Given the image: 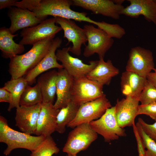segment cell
<instances>
[{"label":"cell","instance_id":"cell-1","mask_svg":"<svg viewBox=\"0 0 156 156\" xmlns=\"http://www.w3.org/2000/svg\"><path fill=\"white\" fill-rule=\"evenodd\" d=\"M55 37L39 41L26 53L10 59L8 72L11 79L23 77L37 65L47 53Z\"/></svg>","mask_w":156,"mask_h":156},{"label":"cell","instance_id":"cell-2","mask_svg":"<svg viewBox=\"0 0 156 156\" xmlns=\"http://www.w3.org/2000/svg\"><path fill=\"white\" fill-rule=\"evenodd\" d=\"M43 135L34 136L10 127L6 118L0 116V142L7 145L3 152L6 156L17 148H23L31 152L35 150L45 139Z\"/></svg>","mask_w":156,"mask_h":156},{"label":"cell","instance_id":"cell-3","mask_svg":"<svg viewBox=\"0 0 156 156\" xmlns=\"http://www.w3.org/2000/svg\"><path fill=\"white\" fill-rule=\"evenodd\" d=\"M92 129L109 142L127 135L125 130L119 125L115 115V106L107 109L99 118L89 123Z\"/></svg>","mask_w":156,"mask_h":156},{"label":"cell","instance_id":"cell-4","mask_svg":"<svg viewBox=\"0 0 156 156\" xmlns=\"http://www.w3.org/2000/svg\"><path fill=\"white\" fill-rule=\"evenodd\" d=\"M88 44L85 46L83 55L88 57L97 54L99 59H104L106 52L112 46L114 41L106 32L91 25L83 26Z\"/></svg>","mask_w":156,"mask_h":156},{"label":"cell","instance_id":"cell-5","mask_svg":"<svg viewBox=\"0 0 156 156\" xmlns=\"http://www.w3.org/2000/svg\"><path fill=\"white\" fill-rule=\"evenodd\" d=\"M69 133L62 151L67 154L77 155L86 150L97 138V134L88 123L78 125Z\"/></svg>","mask_w":156,"mask_h":156},{"label":"cell","instance_id":"cell-6","mask_svg":"<svg viewBox=\"0 0 156 156\" xmlns=\"http://www.w3.org/2000/svg\"><path fill=\"white\" fill-rule=\"evenodd\" d=\"M103 85L88 78L86 76L73 78L71 101L80 106L105 95Z\"/></svg>","mask_w":156,"mask_h":156},{"label":"cell","instance_id":"cell-7","mask_svg":"<svg viewBox=\"0 0 156 156\" xmlns=\"http://www.w3.org/2000/svg\"><path fill=\"white\" fill-rule=\"evenodd\" d=\"M112 107L105 94L103 96L81 105L74 119L67 126L74 128L80 125L89 123L100 118L107 109Z\"/></svg>","mask_w":156,"mask_h":156},{"label":"cell","instance_id":"cell-8","mask_svg":"<svg viewBox=\"0 0 156 156\" xmlns=\"http://www.w3.org/2000/svg\"><path fill=\"white\" fill-rule=\"evenodd\" d=\"M62 30L57 25L55 17L45 19L35 26L23 29L20 33L22 39L19 44L33 45L41 40L55 36Z\"/></svg>","mask_w":156,"mask_h":156},{"label":"cell","instance_id":"cell-9","mask_svg":"<svg viewBox=\"0 0 156 156\" xmlns=\"http://www.w3.org/2000/svg\"><path fill=\"white\" fill-rule=\"evenodd\" d=\"M154 68L151 51L139 46L131 49L129 53L126 70L134 73L146 78L148 74Z\"/></svg>","mask_w":156,"mask_h":156},{"label":"cell","instance_id":"cell-10","mask_svg":"<svg viewBox=\"0 0 156 156\" xmlns=\"http://www.w3.org/2000/svg\"><path fill=\"white\" fill-rule=\"evenodd\" d=\"M69 47L57 49L56 55L57 61L62 63L63 68L73 78L86 76L97 65L99 60L91 61L89 64L71 56L69 53Z\"/></svg>","mask_w":156,"mask_h":156},{"label":"cell","instance_id":"cell-11","mask_svg":"<svg viewBox=\"0 0 156 156\" xmlns=\"http://www.w3.org/2000/svg\"><path fill=\"white\" fill-rule=\"evenodd\" d=\"M72 5L116 20L119 18L125 8L122 5L116 3L114 0H72Z\"/></svg>","mask_w":156,"mask_h":156},{"label":"cell","instance_id":"cell-12","mask_svg":"<svg viewBox=\"0 0 156 156\" xmlns=\"http://www.w3.org/2000/svg\"><path fill=\"white\" fill-rule=\"evenodd\" d=\"M56 23L59 24L63 30L64 38L68 40V44L72 43L69 47V51L77 56L81 53V47L86 46L87 38L84 30L78 26L72 20L60 17H55Z\"/></svg>","mask_w":156,"mask_h":156},{"label":"cell","instance_id":"cell-13","mask_svg":"<svg viewBox=\"0 0 156 156\" xmlns=\"http://www.w3.org/2000/svg\"><path fill=\"white\" fill-rule=\"evenodd\" d=\"M62 43L61 38L57 37L52 40L48 51L41 61L34 68L29 71L24 77L28 85L32 84L40 75L51 69L63 68L57 62L56 55L57 49Z\"/></svg>","mask_w":156,"mask_h":156},{"label":"cell","instance_id":"cell-14","mask_svg":"<svg viewBox=\"0 0 156 156\" xmlns=\"http://www.w3.org/2000/svg\"><path fill=\"white\" fill-rule=\"evenodd\" d=\"M41 103L29 106L19 105L16 108L15 125L22 132L35 134Z\"/></svg>","mask_w":156,"mask_h":156},{"label":"cell","instance_id":"cell-15","mask_svg":"<svg viewBox=\"0 0 156 156\" xmlns=\"http://www.w3.org/2000/svg\"><path fill=\"white\" fill-rule=\"evenodd\" d=\"M139 101L137 98L126 97L118 99L115 105V115L119 126L122 128L132 126L138 115Z\"/></svg>","mask_w":156,"mask_h":156},{"label":"cell","instance_id":"cell-16","mask_svg":"<svg viewBox=\"0 0 156 156\" xmlns=\"http://www.w3.org/2000/svg\"><path fill=\"white\" fill-rule=\"evenodd\" d=\"M59 111L55 107L53 103H42L35 135L46 137L55 131L57 117Z\"/></svg>","mask_w":156,"mask_h":156},{"label":"cell","instance_id":"cell-17","mask_svg":"<svg viewBox=\"0 0 156 156\" xmlns=\"http://www.w3.org/2000/svg\"><path fill=\"white\" fill-rule=\"evenodd\" d=\"M8 15L11 22L8 28L12 34L20 29L35 26L42 21L33 12L16 7L9 8Z\"/></svg>","mask_w":156,"mask_h":156},{"label":"cell","instance_id":"cell-18","mask_svg":"<svg viewBox=\"0 0 156 156\" xmlns=\"http://www.w3.org/2000/svg\"><path fill=\"white\" fill-rule=\"evenodd\" d=\"M130 4L125 7L122 14L133 18L144 16L148 22L156 25V3L154 0H128Z\"/></svg>","mask_w":156,"mask_h":156},{"label":"cell","instance_id":"cell-19","mask_svg":"<svg viewBox=\"0 0 156 156\" xmlns=\"http://www.w3.org/2000/svg\"><path fill=\"white\" fill-rule=\"evenodd\" d=\"M56 85L57 99L54 104L59 109L66 106L71 101V94L73 78L63 68L58 69Z\"/></svg>","mask_w":156,"mask_h":156},{"label":"cell","instance_id":"cell-20","mask_svg":"<svg viewBox=\"0 0 156 156\" xmlns=\"http://www.w3.org/2000/svg\"><path fill=\"white\" fill-rule=\"evenodd\" d=\"M147 80L146 78L130 71L126 70L122 73L121 77V90L127 96L138 98Z\"/></svg>","mask_w":156,"mask_h":156},{"label":"cell","instance_id":"cell-21","mask_svg":"<svg viewBox=\"0 0 156 156\" xmlns=\"http://www.w3.org/2000/svg\"><path fill=\"white\" fill-rule=\"evenodd\" d=\"M119 70L109 60L99 59L98 64L86 75L89 79L104 85L109 84L112 78L118 75Z\"/></svg>","mask_w":156,"mask_h":156},{"label":"cell","instance_id":"cell-22","mask_svg":"<svg viewBox=\"0 0 156 156\" xmlns=\"http://www.w3.org/2000/svg\"><path fill=\"white\" fill-rule=\"evenodd\" d=\"M18 34H12L9 28L3 27L0 29V49L2 57L10 59L22 53L25 50L24 45L15 43L13 40Z\"/></svg>","mask_w":156,"mask_h":156},{"label":"cell","instance_id":"cell-23","mask_svg":"<svg viewBox=\"0 0 156 156\" xmlns=\"http://www.w3.org/2000/svg\"><path fill=\"white\" fill-rule=\"evenodd\" d=\"M58 71L53 70L41 74L37 83L41 90L43 103H53L56 94Z\"/></svg>","mask_w":156,"mask_h":156},{"label":"cell","instance_id":"cell-24","mask_svg":"<svg viewBox=\"0 0 156 156\" xmlns=\"http://www.w3.org/2000/svg\"><path fill=\"white\" fill-rule=\"evenodd\" d=\"M28 83L23 77L16 79H11L5 83L3 87L11 93L12 99L8 109V111L17 108L19 106L21 96Z\"/></svg>","mask_w":156,"mask_h":156},{"label":"cell","instance_id":"cell-25","mask_svg":"<svg viewBox=\"0 0 156 156\" xmlns=\"http://www.w3.org/2000/svg\"><path fill=\"white\" fill-rule=\"evenodd\" d=\"M79 106L71 101L66 106L60 109L57 117L55 131L60 134L65 132L66 127L75 118Z\"/></svg>","mask_w":156,"mask_h":156},{"label":"cell","instance_id":"cell-26","mask_svg":"<svg viewBox=\"0 0 156 156\" xmlns=\"http://www.w3.org/2000/svg\"><path fill=\"white\" fill-rule=\"evenodd\" d=\"M42 102V95L39 85L37 83L32 87L28 85L21 96L19 105L31 106Z\"/></svg>","mask_w":156,"mask_h":156},{"label":"cell","instance_id":"cell-27","mask_svg":"<svg viewBox=\"0 0 156 156\" xmlns=\"http://www.w3.org/2000/svg\"><path fill=\"white\" fill-rule=\"evenodd\" d=\"M60 149L52 137H46L36 148L31 152L30 156H52L57 154Z\"/></svg>","mask_w":156,"mask_h":156},{"label":"cell","instance_id":"cell-28","mask_svg":"<svg viewBox=\"0 0 156 156\" xmlns=\"http://www.w3.org/2000/svg\"><path fill=\"white\" fill-rule=\"evenodd\" d=\"M138 100L142 105L156 102V87L147 79Z\"/></svg>","mask_w":156,"mask_h":156},{"label":"cell","instance_id":"cell-29","mask_svg":"<svg viewBox=\"0 0 156 156\" xmlns=\"http://www.w3.org/2000/svg\"><path fill=\"white\" fill-rule=\"evenodd\" d=\"M135 125L146 149V156H156V142L144 132L137 122Z\"/></svg>","mask_w":156,"mask_h":156},{"label":"cell","instance_id":"cell-30","mask_svg":"<svg viewBox=\"0 0 156 156\" xmlns=\"http://www.w3.org/2000/svg\"><path fill=\"white\" fill-rule=\"evenodd\" d=\"M145 114L156 121V102L146 105H139L138 115Z\"/></svg>","mask_w":156,"mask_h":156},{"label":"cell","instance_id":"cell-31","mask_svg":"<svg viewBox=\"0 0 156 156\" xmlns=\"http://www.w3.org/2000/svg\"><path fill=\"white\" fill-rule=\"evenodd\" d=\"M137 122L144 132L156 142V121L153 124H148L140 118L138 119Z\"/></svg>","mask_w":156,"mask_h":156},{"label":"cell","instance_id":"cell-32","mask_svg":"<svg viewBox=\"0 0 156 156\" xmlns=\"http://www.w3.org/2000/svg\"><path fill=\"white\" fill-rule=\"evenodd\" d=\"M41 0H23L17 1L14 6L33 12L39 6Z\"/></svg>","mask_w":156,"mask_h":156},{"label":"cell","instance_id":"cell-33","mask_svg":"<svg viewBox=\"0 0 156 156\" xmlns=\"http://www.w3.org/2000/svg\"><path fill=\"white\" fill-rule=\"evenodd\" d=\"M132 126L137 142L138 156H146V150L135 122Z\"/></svg>","mask_w":156,"mask_h":156},{"label":"cell","instance_id":"cell-34","mask_svg":"<svg viewBox=\"0 0 156 156\" xmlns=\"http://www.w3.org/2000/svg\"><path fill=\"white\" fill-rule=\"evenodd\" d=\"M12 99L11 95L10 92L3 87L0 88V102H7L9 104Z\"/></svg>","mask_w":156,"mask_h":156},{"label":"cell","instance_id":"cell-35","mask_svg":"<svg viewBox=\"0 0 156 156\" xmlns=\"http://www.w3.org/2000/svg\"><path fill=\"white\" fill-rule=\"evenodd\" d=\"M17 0H0V9L5 8H10L14 5Z\"/></svg>","mask_w":156,"mask_h":156},{"label":"cell","instance_id":"cell-36","mask_svg":"<svg viewBox=\"0 0 156 156\" xmlns=\"http://www.w3.org/2000/svg\"><path fill=\"white\" fill-rule=\"evenodd\" d=\"M153 70L148 74L146 79L156 87V68H155Z\"/></svg>","mask_w":156,"mask_h":156},{"label":"cell","instance_id":"cell-37","mask_svg":"<svg viewBox=\"0 0 156 156\" xmlns=\"http://www.w3.org/2000/svg\"><path fill=\"white\" fill-rule=\"evenodd\" d=\"M66 156H77V155H73L71 154H67Z\"/></svg>","mask_w":156,"mask_h":156},{"label":"cell","instance_id":"cell-38","mask_svg":"<svg viewBox=\"0 0 156 156\" xmlns=\"http://www.w3.org/2000/svg\"><path fill=\"white\" fill-rule=\"evenodd\" d=\"M155 2L156 3V0H154Z\"/></svg>","mask_w":156,"mask_h":156}]
</instances>
